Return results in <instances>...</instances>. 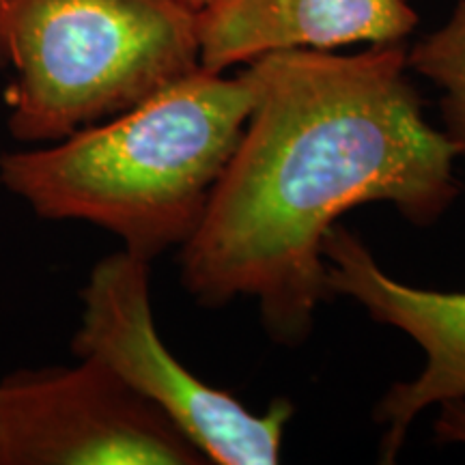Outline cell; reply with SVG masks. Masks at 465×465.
Here are the masks:
<instances>
[{"mask_svg": "<svg viewBox=\"0 0 465 465\" xmlns=\"http://www.w3.org/2000/svg\"><path fill=\"white\" fill-rule=\"evenodd\" d=\"M246 72L252 110L182 246V284L207 308L254 300L267 334L295 347L336 298L323 240L349 209L388 203L431 226L463 185L455 149L424 114L405 42L358 54L278 50Z\"/></svg>", "mask_w": 465, "mask_h": 465, "instance_id": "cell-1", "label": "cell"}, {"mask_svg": "<svg viewBox=\"0 0 465 465\" xmlns=\"http://www.w3.org/2000/svg\"><path fill=\"white\" fill-rule=\"evenodd\" d=\"M252 104L246 69L199 67L50 147L3 153L0 185L39 218L100 226L151 263L199 226Z\"/></svg>", "mask_w": 465, "mask_h": 465, "instance_id": "cell-2", "label": "cell"}, {"mask_svg": "<svg viewBox=\"0 0 465 465\" xmlns=\"http://www.w3.org/2000/svg\"><path fill=\"white\" fill-rule=\"evenodd\" d=\"M183 0H0L9 134L56 143L201 67Z\"/></svg>", "mask_w": 465, "mask_h": 465, "instance_id": "cell-3", "label": "cell"}, {"mask_svg": "<svg viewBox=\"0 0 465 465\" xmlns=\"http://www.w3.org/2000/svg\"><path fill=\"white\" fill-rule=\"evenodd\" d=\"M149 265L121 250L93 267L80 291L83 315L72 339L74 353L114 371L158 407L207 463L276 465L293 403L276 399L265 414H254L231 392L185 369L155 328Z\"/></svg>", "mask_w": 465, "mask_h": 465, "instance_id": "cell-4", "label": "cell"}, {"mask_svg": "<svg viewBox=\"0 0 465 465\" xmlns=\"http://www.w3.org/2000/svg\"><path fill=\"white\" fill-rule=\"evenodd\" d=\"M205 457L106 364L0 381V465H203Z\"/></svg>", "mask_w": 465, "mask_h": 465, "instance_id": "cell-5", "label": "cell"}, {"mask_svg": "<svg viewBox=\"0 0 465 465\" xmlns=\"http://www.w3.org/2000/svg\"><path fill=\"white\" fill-rule=\"evenodd\" d=\"M323 259L336 298L358 302L373 322L401 330L424 351L420 375L394 383L375 407V420L386 427L380 459L392 463L424 410L465 399V291L420 289L397 281L341 223L325 235Z\"/></svg>", "mask_w": 465, "mask_h": 465, "instance_id": "cell-6", "label": "cell"}, {"mask_svg": "<svg viewBox=\"0 0 465 465\" xmlns=\"http://www.w3.org/2000/svg\"><path fill=\"white\" fill-rule=\"evenodd\" d=\"M416 26L410 0H213L196 15L201 67L213 74L278 50L403 44Z\"/></svg>", "mask_w": 465, "mask_h": 465, "instance_id": "cell-7", "label": "cell"}, {"mask_svg": "<svg viewBox=\"0 0 465 465\" xmlns=\"http://www.w3.org/2000/svg\"><path fill=\"white\" fill-rule=\"evenodd\" d=\"M407 67L441 91V132L465 173V0H459L438 31L407 48Z\"/></svg>", "mask_w": 465, "mask_h": 465, "instance_id": "cell-8", "label": "cell"}, {"mask_svg": "<svg viewBox=\"0 0 465 465\" xmlns=\"http://www.w3.org/2000/svg\"><path fill=\"white\" fill-rule=\"evenodd\" d=\"M433 433L444 444H465V399H449L438 405Z\"/></svg>", "mask_w": 465, "mask_h": 465, "instance_id": "cell-9", "label": "cell"}, {"mask_svg": "<svg viewBox=\"0 0 465 465\" xmlns=\"http://www.w3.org/2000/svg\"><path fill=\"white\" fill-rule=\"evenodd\" d=\"M183 3L190 5V7L194 11H201V9H205L207 5H212L213 0H183Z\"/></svg>", "mask_w": 465, "mask_h": 465, "instance_id": "cell-10", "label": "cell"}, {"mask_svg": "<svg viewBox=\"0 0 465 465\" xmlns=\"http://www.w3.org/2000/svg\"><path fill=\"white\" fill-rule=\"evenodd\" d=\"M5 67V63H3V58H0V69H3Z\"/></svg>", "mask_w": 465, "mask_h": 465, "instance_id": "cell-11", "label": "cell"}]
</instances>
